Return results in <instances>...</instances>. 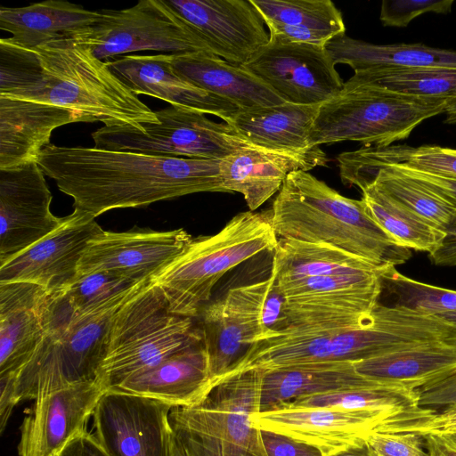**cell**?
Wrapping results in <instances>:
<instances>
[{
	"label": "cell",
	"mask_w": 456,
	"mask_h": 456,
	"mask_svg": "<svg viewBox=\"0 0 456 456\" xmlns=\"http://www.w3.org/2000/svg\"><path fill=\"white\" fill-rule=\"evenodd\" d=\"M285 102L321 105L344 86L325 46L270 41L245 65Z\"/></svg>",
	"instance_id": "13"
},
{
	"label": "cell",
	"mask_w": 456,
	"mask_h": 456,
	"mask_svg": "<svg viewBox=\"0 0 456 456\" xmlns=\"http://www.w3.org/2000/svg\"><path fill=\"white\" fill-rule=\"evenodd\" d=\"M271 272L273 278L267 289L263 305L262 318L265 334L260 338L287 328L285 318V295L278 285L275 273L272 269Z\"/></svg>",
	"instance_id": "45"
},
{
	"label": "cell",
	"mask_w": 456,
	"mask_h": 456,
	"mask_svg": "<svg viewBox=\"0 0 456 456\" xmlns=\"http://www.w3.org/2000/svg\"><path fill=\"white\" fill-rule=\"evenodd\" d=\"M449 336L435 314L379 303L372 321L361 327L273 332L253 343L223 379L251 369L355 362L426 342L448 341Z\"/></svg>",
	"instance_id": "2"
},
{
	"label": "cell",
	"mask_w": 456,
	"mask_h": 456,
	"mask_svg": "<svg viewBox=\"0 0 456 456\" xmlns=\"http://www.w3.org/2000/svg\"><path fill=\"white\" fill-rule=\"evenodd\" d=\"M105 388L98 380L77 383L35 400L20 426V456H53L86 429Z\"/></svg>",
	"instance_id": "21"
},
{
	"label": "cell",
	"mask_w": 456,
	"mask_h": 456,
	"mask_svg": "<svg viewBox=\"0 0 456 456\" xmlns=\"http://www.w3.org/2000/svg\"><path fill=\"white\" fill-rule=\"evenodd\" d=\"M333 62L346 64L354 71L381 68L456 69V51L422 44L376 45L346 35L326 45Z\"/></svg>",
	"instance_id": "33"
},
{
	"label": "cell",
	"mask_w": 456,
	"mask_h": 456,
	"mask_svg": "<svg viewBox=\"0 0 456 456\" xmlns=\"http://www.w3.org/2000/svg\"><path fill=\"white\" fill-rule=\"evenodd\" d=\"M362 200L373 220L398 245L428 254L436 250L444 232L401 205L372 183L361 188Z\"/></svg>",
	"instance_id": "36"
},
{
	"label": "cell",
	"mask_w": 456,
	"mask_h": 456,
	"mask_svg": "<svg viewBox=\"0 0 456 456\" xmlns=\"http://www.w3.org/2000/svg\"><path fill=\"white\" fill-rule=\"evenodd\" d=\"M432 314H436L441 319H443L446 322L448 327H450L451 337L449 343L456 345V311Z\"/></svg>",
	"instance_id": "53"
},
{
	"label": "cell",
	"mask_w": 456,
	"mask_h": 456,
	"mask_svg": "<svg viewBox=\"0 0 456 456\" xmlns=\"http://www.w3.org/2000/svg\"><path fill=\"white\" fill-rule=\"evenodd\" d=\"M52 199L37 161L0 170V265L61 225L63 217L52 213Z\"/></svg>",
	"instance_id": "18"
},
{
	"label": "cell",
	"mask_w": 456,
	"mask_h": 456,
	"mask_svg": "<svg viewBox=\"0 0 456 456\" xmlns=\"http://www.w3.org/2000/svg\"><path fill=\"white\" fill-rule=\"evenodd\" d=\"M396 156V161L405 162L423 171L456 179L455 149L436 145H424L418 148L397 145Z\"/></svg>",
	"instance_id": "41"
},
{
	"label": "cell",
	"mask_w": 456,
	"mask_h": 456,
	"mask_svg": "<svg viewBox=\"0 0 456 456\" xmlns=\"http://www.w3.org/2000/svg\"><path fill=\"white\" fill-rule=\"evenodd\" d=\"M100 12L101 20L87 42L93 54L101 61L147 50L170 54L211 53L205 42L164 0H141L126 9L101 10Z\"/></svg>",
	"instance_id": "12"
},
{
	"label": "cell",
	"mask_w": 456,
	"mask_h": 456,
	"mask_svg": "<svg viewBox=\"0 0 456 456\" xmlns=\"http://www.w3.org/2000/svg\"><path fill=\"white\" fill-rule=\"evenodd\" d=\"M181 77L240 110L285 102L261 79L242 66H236L208 52L170 54Z\"/></svg>",
	"instance_id": "28"
},
{
	"label": "cell",
	"mask_w": 456,
	"mask_h": 456,
	"mask_svg": "<svg viewBox=\"0 0 456 456\" xmlns=\"http://www.w3.org/2000/svg\"><path fill=\"white\" fill-rule=\"evenodd\" d=\"M383 273L277 281L286 298V329L354 328L370 322L383 289Z\"/></svg>",
	"instance_id": "11"
},
{
	"label": "cell",
	"mask_w": 456,
	"mask_h": 456,
	"mask_svg": "<svg viewBox=\"0 0 456 456\" xmlns=\"http://www.w3.org/2000/svg\"><path fill=\"white\" fill-rule=\"evenodd\" d=\"M53 456H112L94 434L87 429L70 439Z\"/></svg>",
	"instance_id": "48"
},
{
	"label": "cell",
	"mask_w": 456,
	"mask_h": 456,
	"mask_svg": "<svg viewBox=\"0 0 456 456\" xmlns=\"http://www.w3.org/2000/svg\"><path fill=\"white\" fill-rule=\"evenodd\" d=\"M418 391L419 405L421 407L433 409L456 404V373Z\"/></svg>",
	"instance_id": "47"
},
{
	"label": "cell",
	"mask_w": 456,
	"mask_h": 456,
	"mask_svg": "<svg viewBox=\"0 0 456 456\" xmlns=\"http://www.w3.org/2000/svg\"><path fill=\"white\" fill-rule=\"evenodd\" d=\"M142 287L126 297L83 314L73 310L62 292L50 294L46 334L16 375L17 403L98 380L112 318Z\"/></svg>",
	"instance_id": "5"
},
{
	"label": "cell",
	"mask_w": 456,
	"mask_h": 456,
	"mask_svg": "<svg viewBox=\"0 0 456 456\" xmlns=\"http://www.w3.org/2000/svg\"><path fill=\"white\" fill-rule=\"evenodd\" d=\"M328 456H376L372 450L368 445L365 441L362 444L350 446L342 451L337 452L335 453L330 454Z\"/></svg>",
	"instance_id": "52"
},
{
	"label": "cell",
	"mask_w": 456,
	"mask_h": 456,
	"mask_svg": "<svg viewBox=\"0 0 456 456\" xmlns=\"http://www.w3.org/2000/svg\"><path fill=\"white\" fill-rule=\"evenodd\" d=\"M220 160L50 143L37 163L73 199L74 209L96 217L115 208L145 207L197 192H227Z\"/></svg>",
	"instance_id": "1"
},
{
	"label": "cell",
	"mask_w": 456,
	"mask_h": 456,
	"mask_svg": "<svg viewBox=\"0 0 456 456\" xmlns=\"http://www.w3.org/2000/svg\"><path fill=\"white\" fill-rule=\"evenodd\" d=\"M366 442L376 456H428L422 436L412 433L372 431Z\"/></svg>",
	"instance_id": "43"
},
{
	"label": "cell",
	"mask_w": 456,
	"mask_h": 456,
	"mask_svg": "<svg viewBox=\"0 0 456 456\" xmlns=\"http://www.w3.org/2000/svg\"><path fill=\"white\" fill-rule=\"evenodd\" d=\"M452 4L453 0H386L381 4L379 20L386 27L405 28L422 14L451 12Z\"/></svg>",
	"instance_id": "42"
},
{
	"label": "cell",
	"mask_w": 456,
	"mask_h": 456,
	"mask_svg": "<svg viewBox=\"0 0 456 456\" xmlns=\"http://www.w3.org/2000/svg\"><path fill=\"white\" fill-rule=\"evenodd\" d=\"M74 122L87 120L67 108L0 96V170L37 161L53 131Z\"/></svg>",
	"instance_id": "25"
},
{
	"label": "cell",
	"mask_w": 456,
	"mask_h": 456,
	"mask_svg": "<svg viewBox=\"0 0 456 456\" xmlns=\"http://www.w3.org/2000/svg\"><path fill=\"white\" fill-rule=\"evenodd\" d=\"M173 408L152 398L107 389L93 413L94 435L112 456H170Z\"/></svg>",
	"instance_id": "15"
},
{
	"label": "cell",
	"mask_w": 456,
	"mask_h": 456,
	"mask_svg": "<svg viewBox=\"0 0 456 456\" xmlns=\"http://www.w3.org/2000/svg\"><path fill=\"white\" fill-rule=\"evenodd\" d=\"M263 373L251 369L230 376L200 403L173 408L170 456H267L251 419L259 412Z\"/></svg>",
	"instance_id": "7"
},
{
	"label": "cell",
	"mask_w": 456,
	"mask_h": 456,
	"mask_svg": "<svg viewBox=\"0 0 456 456\" xmlns=\"http://www.w3.org/2000/svg\"><path fill=\"white\" fill-rule=\"evenodd\" d=\"M159 123L102 126L92 134L94 148L151 156L223 159L252 143L227 123L170 107L155 111Z\"/></svg>",
	"instance_id": "10"
},
{
	"label": "cell",
	"mask_w": 456,
	"mask_h": 456,
	"mask_svg": "<svg viewBox=\"0 0 456 456\" xmlns=\"http://www.w3.org/2000/svg\"><path fill=\"white\" fill-rule=\"evenodd\" d=\"M355 370L376 382L419 390L456 373V345L419 344L354 362Z\"/></svg>",
	"instance_id": "30"
},
{
	"label": "cell",
	"mask_w": 456,
	"mask_h": 456,
	"mask_svg": "<svg viewBox=\"0 0 456 456\" xmlns=\"http://www.w3.org/2000/svg\"><path fill=\"white\" fill-rule=\"evenodd\" d=\"M273 275L229 289L200 311L203 341L213 386L217 385L264 336L263 305Z\"/></svg>",
	"instance_id": "14"
},
{
	"label": "cell",
	"mask_w": 456,
	"mask_h": 456,
	"mask_svg": "<svg viewBox=\"0 0 456 456\" xmlns=\"http://www.w3.org/2000/svg\"><path fill=\"white\" fill-rule=\"evenodd\" d=\"M396 412L282 406L256 412L251 419L258 429L305 442L319 449L323 456H328L364 443L378 425Z\"/></svg>",
	"instance_id": "20"
},
{
	"label": "cell",
	"mask_w": 456,
	"mask_h": 456,
	"mask_svg": "<svg viewBox=\"0 0 456 456\" xmlns=\"http://www.w3.org/2000/svg\"><path fill=\"white\" fill-rule=\"evenodd\" d=\"M102 14L66 1L47 0L24 7H1L0 28L26 48L63 39H89Z\"/></svg>",
	"instance_id": "27"
},
{
	"label": "cell",
	"mask_w": 456,
	"mask_h": 456,
	"mask_svg": "<svg viewBox=\"0 0 456 456\" xmlns=\"http://www.w3.org/2000/svg\"><path fill=\"white\" fill-rule=\"evenodd\" d=\"M48 300L38 285L0 283V375L16 374L44 339Z\"/></svg>",
	"instance_id": "24"
},
{
	"label": "cell",
	"mask_w": 456,
	"mask_h": 456,
	"mask_svg": "<svg viewBox=\"0 0 456 456\" xmlns=\"http://www.w3.org/2000/svg\"><path fill=\"white\" fill-rule=\"evenodd\" d=\"M278 240L268 211L241 212L216 234L193 239L152 281L172 313L196 318L227 272L262 252H273Z\"/></svg>",
	"instance_id": "6"
},
{
	"label": "cell",
	"mask_w": 456,
	"mask_h": 456,
	"mask_svg": "<svg viewBox=\"0 0 456 456\" xmlns=\"http://www.w3.org/2000/svg\"><path fill=\"white\" fill-rule=\"evenodd\" d=\"M192 240L183 229L103 231L90 241L77 276L108 271L139 281L152 280L183 253Z\"/></svg>",
	"instance_id": "19"
},
{
	"label": "cell",
	"mask_w": 456,
	"mask_h": 456,
	"mask_svg": "<svg viewBox=\"0 0 456 456\" xmlns=\"http://www.w3.org/2000/svg\"><path fill=\"white\" fill-rule=\"evenodd\" d=\"M213 387L209 356L202 341L128 377L114 388L152 398L175 408L200 403Z\"/></svg>",
	"instance_id": "26"
},
{
	"label": "cell",
	"mask_w": 456,
	"mask_h": 456,
	"mask_svg": "<svg viewBox=\"0 0 456 456\" xmlns=\"http://www.w3.org/2000/svg\"><path fill=\"white\" fill-rule=\"evenodd\" d=\"M282 406L399 411L416 408L419 405L418 390L382 385L374 387L305 396Z\"/></svg>",
	"instance_id": "37"
},
{
	"label": "cell",
	"mask_w": 456,
	"mask_h": 456,
	"mask_svg": "<svg viewBox=\"0 0 456 456\" xmlns=\"http://www.w3.org/2000/svg\"><path fill=\"white\" fill-rule=\"evenodd\" d=\"M209 48L227 62L245 65L269 42L251 0H164Z\"/></svg>",
	"instance_id": "17"
},
{
	"label": "cell",
	"mask_w": 456,
	"mask_h": 456,
	"mask_svg": "<svg viewBox=\"0 0 456 456\" xmlns=\"http://www.w3.org/2000/svg\"><path fill=\"white\" fill-rule=\"evenodd\" d=\"M278 238L325 243L381 269L411 257L373 220L362 200L346 198L308 171L290 173L268 210Z\"/></svg>",
	"instance_id": "3"
},
{
	"label": "cell",
	"mask_w": 456,
	"mask_h": 456,
	"mask_svg": "<svg viewBox=\"0 0 456 456\" xmlns=\"http://www.w3.org/2000/svg\"><path fill=\"white\" fill-rule=\"evenodd\" d=\"M263 370L259 412L305 396L385 385L360 375L352 362L311 363Z\"/></svg>",
	"instance_id": "29"
},
{
	"label": "cell",
	"mask_w": 456,
	"mask_h": 456,
	"mask_svg": "<svg viewBox=\"0 0 456 456\" xmlns=\"http://www.w3.org/2000/svg\"><path fill=\"white\" fill-rule=\"evenodd\" d=\"M260 435L267 456H323L319 449L288 436L264 429Z\"/></svg>",
	"instance_id": "46"
},
{
	"label": "cell",
	"mask_w": 456,
	"mask_h": 456,
	"mask_svg": "<svg viewBox=\"0 0 456 456\" xmlns=\"http://www.w3.org/2000/svg\"><path fill=\"white\" fill-rule=\"evenodd\" d=\"M203 341L194 318L172 313L152 280L114 314L98 381L114 388L128 377L156 366Z\"/></svg>",
	"instance_id": "8"
},
{
	"label": "cell",
	"mask_w": 456,
	"mask_h": 456,
	"mask_svg": "<svg viewBox=\"0 0 456 456\" xmlns=\"http://www.w3.org/2000/svg\"><path fill=\"white\" fill-rule=\"evenodd\" d=\"M345 87H362L397 95L452 100L456 98V69L381 68L361 71L344 83Z\"/></svg>",
	"instance_id": "35"
},
{
	"label": "cell",
	"mask_w": 456,
	"mask_h": 456,
	"mask_svg": "<svg viewBox=\"0 0 456 456\" xmlns=\"http://www.w3.org/2000/svg\"><path fill=\"white\" fill-rule=\"evenodd\" d=\"M150 281H139L117 273L102 271L78 275L61 292L73 310L83 314L126 297Z\"/></svg>",
	"instance_id": "38"
},
{
	"label": "cell",
	"mask_w": 456,
	"mask_h": 456,
	"mask_svg": "<svg viewBox=\"0 0 456 456\" xmlns=\"http://www.w3.org/2000/svg\"><path fill=\"white\" fill-rule=\"evenodd\" d=\"M320 105L290 102L239 110L225 121L248 142L269 149L304 151Z\"/></svg>",
	"instance_id": "32"
},
{
	"label": "cell",
	"mask_w": 456,
	"mask_h": 456,
	"mask_svg": "<svg viewBox=\"0 0 456 456\" xmlns=\"http://www.w3.org/2000/svg\"><path fill=\"white\" fill-rule=\"evenodd\" d=\"M428 256L438 266L456 265V221L445 231L439 247L428 254Z\"/></svg>",
	"instance_id": "50"
},
{
	"label": "cell",
	"mask_w": 456,
	"mask_h": 456,
	"mask_svg": "<svg viewBox=\"0 0 456 456\" xmlns=\"http://www.w3.org/2000/svg\"><path fill=\"white\" fill-rule=\"evenodd\" d=\"M16 374L0 375V432L5 429L14 406Z\"/></svg>",
	"instance_id": "49"
},
{
	"label": "cell",
	"mask_w": 456,
	"mask_h": 456,
	"mask_svg": "<svg viewBox=\"0 0 456 456\" xmlns=\"http://www.w3.org/2000/svg\"><path fill=\"white\" fill-rule=\"evenodd\" d=\"M279 283L305 278L379 272L371 262L325 244L279 238L271 268Z\"/></svg>",
	"instance_id": "34"
},
{
	"label": "cell",
	"mask_w": 456,
	"mask_h": 456,
	"mask_svg": "<svg viewBox=\"0 0 456 456\" xmlns=\"http://www.w3.org/2000/svg\"><path fill=\"white\" fill-rule=\"evenodd\" d=\"M360 159L380 166L389 167L442 194L456 205V179L436 175L411 167L405 162H383L376 159L366 147L353 151Z\"/></svg>",
	"instance_id": "44"
},
{
	"label": "cell",
	"mask_w": 456,
	"mask_h": 456,
	"mask_svg": "<svg viewBox=\"0 0 456 456\" xmlns=\"http://www.w3.org/2000/svg\"><path fill=\"white\" fill-rule=\"evenodd\" d=\"M448 100L394 94L362 87H345L320 105L309 135L311 147L355 141L387 147L409 137L424 120L444 113Z\"/></svg>",
	"instance_id": "9"
},
{
	"label": "cell",
	"mask_w": 456,
	"mask_h": 456,
	"mask_svg": "<svg viewBox=\"0 0 456 456\" xmlns=\"http://www.w3.org/2000/svg\"><path fill=\"white\" fill-rule=\"evenodd\" d=\"M269 30V40L325 46L344 36L341 12L330 0H251Z\"/></svg>",
	"instance_id": "31"
},
{
	"label": "cell",
	"mask_w": 456,
	"mask_h": 456,
	"mask_svg": "<svg viewBox=\"0 0 456 456\" xmlns=\"http://www.w3.org/2000/svg\"><path fill=\"white\" fill-rule=\"evenodd\" d=\"M106 61L111 71L137 95L156 97L174 108L214 115L224 122L240 110L177 74L170 53L128 55Z\"/></svg>",
	"instance_id": "23"
},
{
	"label": "cell",
	"mask_w": 456,
	"mask_h": 456,
	"mask_svg": "<svg viewBox=\"0 0 456 456\" xmlns=\"http://www.w3.org/2000/svg\"><path fill=\"white\" fill-rule=\"evenodd\" d=\"M327 161L320 146L288 151L250 144L221 159L220 174L226 191L240 193L248 209L255 211L279 192L290 173L309 171Z\"/></svg>",
	"instance_id": "22"
},
{
	"label": "cell",
	"mask_w": 456,
	"mask_h": 456,
	"mask_svg": "<svg viewBox=\"0 0 456 456\" xmlns=\"http://www.w3.org/2000/svg\"><path fill=\"white\" fill-rule=\"evenodd\" d=\"M382 285L395 297V305L426 314L456 311V291L426 284L400 273L395 267L381 275Z\"/></svg>",
	"instance_id": "39"
},
{
	"label": "cell",
	"mask_w": 456,
	"mask_h": 456,
	"mask_svg": "<svg viewBox=\"0 0 456 456\" xmlns=\"http://www.w3.org/2000/svg\"><path fill=\"white\" fill-rule=\"evenodd\" d=\"M102 232L94 216L74 209L53 232L0 265V283H33L51 294L65 290L77 279L90 241Z\"/></svg>",
	"instance_id": "16"
},
{
	"label": "cell",
	"mask_w": 456,
	"mask_h": 456,
	"mask_svg": "<svg viewBox=\"0 0 456 456\" xmlns=\"http://www.w3.org/2000/svg\"><path fill=\"white\" fill-rule=\"evenodd\" d=\"M444 114L445 123L456 124V98L448 101Z\"/></svg>",
	"instance_id": "54"
},
{
	"label": "cell",
	"mask_w": 456,
	"mask_h": 456,
	"mask_svg": "<svg viewBox=\"0 0 456 456\" xmlns=\"http://www.w3.org/2000/svg\"><path fill=\"white\" fill-rule=\"evenodd\" d=\"M373 431L412 433L422 437L455 436L456 404L447 406L441 412L421 406L402 411L384 419Z\"/></svg>",
	"instance_id": "40"
},
{
	"label": "cell",
	"mask_w": 456,
	"mask_h": 456,
	"mask_svg": "<svg viewBox=\"0 0 456 456\" xmlns=\"http://www.w3.org/2000/svg\"><path fill=\"white\" fill-rule=\"evenodd\" d=\"M424 438L428 456H456V435L428 436Z\"/></svg>",
	"instance_id": "51"
},
{
	"label": "cell",
	"mask_w": 456,
	"mask_h": 456,
	"mask_svg": "<svg viewBox=\"0 0 456 456\" xmlns=\"http://www.w3.org/2000/svg\"><path fill=\"white\" fill-rule=\"evenodd\" d=\"M87 41L63 39L36 47L38 69L28 85L10 98L73 110L87 122L100 121L104 126L159 123L156 112L111 71L106 61L93 54Z\"/></svg>",
	"instance_id": "4"
}]
</instances>
